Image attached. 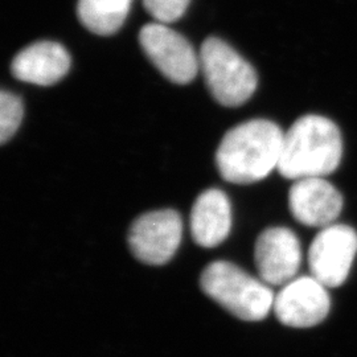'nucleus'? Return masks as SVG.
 Instances as JSON below:
<instances>
[{
    "label": "nucleus",
    "mask_w": 357,
    "mask_h": 357,
    "mask_svg": "<svg viewBox=\"0 0 357 357\" xmlns=\"http://www.w3.org/2000/svg\"><path fill=\"white\" fill-rule=\"evenodd\" d=\"M284 134L268 119H252L229 130L216 153L217 169L231 184H253L278 168Z\"/></svg>",
    "instance_id": "nucleus-1"
},
{
    "label": "nucleus",
    "mask_w": 357,
    "mask_h": 357,
    "mask_svg": "<svg viewBox=\"0 0 357 357\" xmlns=\"http://www.w3.org/2000/svg\"><path fill=\"white\" fill-rule=\"evenodd\" d=\"M343 139L339 128L321 115H305L284 134L278 171L291 180L323 178L342 162Z\"/></svg>",
    "instance_id": "nucleus-2"
},
{
    "label": "nucleus",
    "mask_w": 357,
    "mask_h": 357,
    "mask_svg": "<svg viewBox=\"0 0 357 357\" xmlns=\"http://www.w3.org/2000/svg\"><path fill=\"white\" fill-rule=\"evenodd\" d=\"M200 287L231 315L245 321L268 318L275 295L262 280H257L228 261H215L202 273Z\"/></svg>",
    "instance_id": "nucleus-3"
},
{
    "label": "nucleus",
    "mask_w": 357,
    "mask_h": 357,
    "mask_svg": "<svg viewBox=\"0 0 357 357\" xmlns=\"http://www.w3.org/2000/svg\"><path fill=\"white\" fill-rule=\"evenodd\" d=\"M199 57L206 86L220 105L237 107L255 94L258 85L255 68L224 40L206 38Z\"/></svg>",
    "instance_id": "nucleus-4"
},
{
    "label": "nucleus",
    "mask_w": 357,
    "mask_h": 357,
    "mask_svg": "<svg viewBox=\"0 0 357 357\" xmlns=\"http://www.w3.org/2000/svg\"><path fill=\"white\" fill-rule=\"evenodd\" d=\"M139 44L155 68L169 81L190 84L200 69V57L191 43L167 24L150 23L142 26Z\"/></svg>",
    "instance_id": "nucleus-5"
},
{
    "label": "nucleus",
    "mask_w": 357,
    "mask_h": 357,
    "mask_svg": "<svg viewBox=\"0 0 357 357\" xmlns=\"http://www.w3.org/2000/svg\"><path fill=\"white\" fill-rule=\"evenodd\" d=\"M183 237V220L174 209L147 212L128 230V246L134 257L147 265H165L176 255Z\"/></svg>",
    "instance_id": "nucleus-6"
},
{
    "label": "nucleus",
    "mask_w": 357,
    "mask_h": 357,
    "mask_svg": "<svg viewBox=\"0 0 357 357\" xmlns=\"http://www.w3.org/2000/svg\"><path fill=\"white\" fill-rule=\"evenodd\" d=\"M356 255V230L343 224L326 227L308 250L311 275L327 289L339 287L347 281Z\"/></svg>",
    "instance_id": "nucleus-7"
},
{
    "label": "nucleus",
    "mask_w": 357,
    "mask_h": 357,
    "mask_svg": "<svg viewBox=\"0 0 357 357\" xmlns=\"http://www.w3.org/2000/svg\"><path fill=\"white\" fill-rule=\"evenodd\" d=\"M331 298L327 287L311 277L295 278L282 287L274 298V314L282 324L310 328L327 318Z\"/></svg>",
    "instance_id": "nucleus-8"
},
{
    "label": "nucleus",
    "mask_w": 357,
    "mask_h": 357,
    "mask_svg": "<svg viewBox=\"0 0 357 357\" xmlns=\"http://www.w3.org/2000/svg\"><path fill=\"white\" fill-rule=\"evenodd\" d=\"M255 259L259 280L268 286H284L296 278L301 268L299 238L283 227L264 230L255 243Z\"/></svg>",
    "instance_id": "nucleus-9"
},
{
    "label": "nucleus",
    "mask_w": 357,
    "mask_h": 357,
    "mask_svg": "<svg viewBox=\"0 0 357 357\" xmlns=\"http://www.w3.org/2000/svg\"><path fill=\"white\" fill-rule=\"evenodd\" d=\"M289 206L301 224L326 228L342 213L343 197L330 181L323 178H301L290 188Z\"/></svg>",
    "instance_id": "nucleus-10"
},
{
    "label": "nucleus",
    "mask_w": 357,
    "mask_h": 357,
    "mask_svg": "<svg viewBox=\"0 0 357 357\" xmlns=\"http://www.w3.org/2000/svg\"><path fill=\"white\" fill-rule=\"evenodd\" d=\"M70 54L54 41H38L19 52L11 64L13 77L38 86H51L70 69Z\"/></svg>",
    "instance_id": "nucleus-11"
},
{
    "label": "nucleus",
    "mask_w": 357,
    "mask_h": 357,
    "mask_svg": "<svg viewBox=\"0 0 357 357\" xmlns=\"http://www.w3.org/2000/svg\"><path fill=\"white\" fill-rule=\"evenodd\" d=\"M231 229V205L225 192L209 188L195 202L191 233L195 243L206 249L224 243Z\"/></svg>",
    "instance_id": "nucleus-12"
},
{
    "label": "nucleus",
    "mask_w": 357,
    "mask_h": 357,
    "mask_svg": "<svg viewBox=\"0 0 357 357\" xmlns=\"http://www.w3.org/2000/svg\"><path fill=\"white\" fill-rule=\"evenodd\" d=\"M132 0H78L77 15L82 26L98 36H112L128 19Z\"/></svg>",
    "instance_id": "nucleus-13"
},
{
    "label": "nucleus",
    "mask_w": 357,
    "mask_h": 357,
    "mask_svg": "<svg viewBox=\"0 0 357 357\" xmlns=\"http://www.w3.org/2000/svg\"><path fill=\"white\" fill-rule=\"evenodd\" d=\"M24 115L23 101L13 93L3 90L0 94V142L10 141L19 130Z\"/></svg>",
    "instance_id": "nucleus-14"
},
{
    "label": "nucleus",
    "mask_w": 357,
    "mask_h": 357,
    "mask_svg": "<svg viewBox=\"0 0 357 357\" xmlns=\"http://www.w3.org/2000/svg\"><path fill=\"white\" fill-rule=\"evenodd\" d=\"M191 0H143L146 11L150 13L156 23H175L184 16Z\"/></svg>",
    "instance_id": "nucleus-15"
}]
</instances>
